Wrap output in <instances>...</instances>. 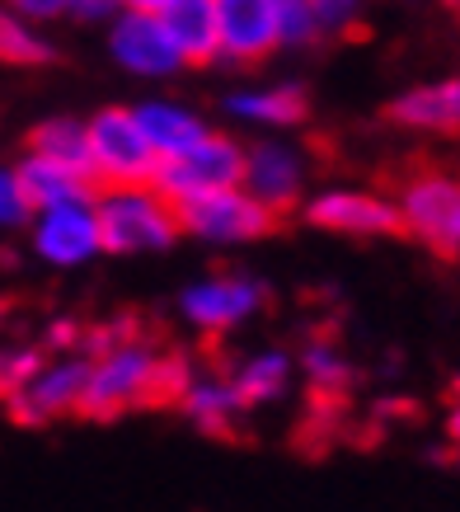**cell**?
Listing matches in <instances>:
<instances>
[{
	"mask_svg": "<svg viewBox=\"0 0 460 512\" xmlns=\"http://www.w3.org/2000/svg\"><path fill=\"white\" fill-rule=\"evenodd\" d=\"M446 5H451V10H460V0H446Z\"/></svg>",
	"mask_w": 460,
	"mask_h": 512,
	"instance_id": "obj_33",
	"label": "cell"
},
{
	"mask_svg": "<svg viewBox=\"0 0 460 512\" xmlns=\"http://www.w3.org/2000/svg\"><path fill=\"white\" fill-rule=\"evenodd\" d=\"M179 409L207 437H235L240 433V419H245V409H240L226 376H188L184 395H179Z\"/></svg>",
	"mask_w": 460,
	"mask_h": 512,
	"instance_id": "obj_17",
	"label": "cell"
},
{
	"mask_svg": "<svg viewBox=\"0 0 460 512\" xmlns=\"http://www.w3.org/2000/svg\"><path fill=\"white\" fill-rule=\"evenodd\" d=\"M0 315H5V311H0Z\"/></svg>",
	"mask_w": 460,
	"mask_h": 512,
	"instance_id": "obj_34",
	"label": "cell"
},
{
	"mask_svg": "<svg viewBox=\"0 0 460 512\" xmlns=\"http://www.w3.org/2000/svg\"><path fill=\"white\" fill-rule=\"evenodd\" d=\"M395 207L404 235H414L437 259H460V174L442 165L404 174L395 184Z\"/></svg>",
	"mask_w": 460,
	"mask_h": 512,
	"instance_id": "obj_3",
	"label": "cell"
},
{
	"mask_svg": "<svg viewBox=\"0 0 460 512\" xmlns=\"http://www.w3.org/2000/svg\"><path fill=\"white\" fill-rule=\"evenodd\" d=\"M137 123L141 132H146V141H151V151L160 160L169 156H184L188 146H198L212 127L202 123L193 109H184V104H169V99H146V104H137Z\"/></svg>",
	"mask_w": 460,
	"mask_h": 512,
	"instance_id": "obj_19",
	"label": "cell"
},
{
	"mask_svg": "<svg viewBox=\"0 0 460 512\" xmlns=\"http://www.w3.org/2000/svg\"><path fill=\"white\" fill-rule=\"evenodd\" d=\"M240 174H245V146L212 127L198 146H188L184 156L160 160L155 188L174 207H184V202H198L207 193H221V188H240Z\"/></svg>",
	"mask_w": 460,
	"mask_h": 512,
	"instance_id": "obj_5",
	"label": "cell"
},
{
	"mask_svg": "<svg viewBox=\"0 0 460 512\" xmlns=\"http://www.w3.org/2000/svg\"><path fill=\"white\" fill-rule=\"evenodd\" d=\"M52 57H57V47L38 33V24L15 15L10 5H0V62L5 66H47Z\"/></svg>",
	"mask_w": 460,
	"mask_h": 512,
	"instance_id": "obj_23",
	"label": "cell"
},
{
	"mask_svg": "<svg viewBox=\"0 0 460 512\" xmlns=\"http://www.w3.org/2000/svg\"><path fill=\"white\" fill-rule=\"evenodd\" d=\"M301 372H306V381H310L315 404H324V409L343 404V395L353 386V367L343 362L334 339H310L306 348H301Z\"/></svg>",
	"mask_w": 460,
	"mask_h": 512,
	"instance_id": "obj_22",
	"label": "cell"
},
{
	"mask_svg": "<svg viewBox=\"0 0 460 512\" xmlns=\"http://www.w3.org/2000/svg\"><path fill=\"white\" fill-rule=\"evenodd\" d=\"M33 221V207L24 198V184H19L15 165H0V235L19 231V226H29Z\"/></svg>",
	"mask_w": 460,
	"mask_h": 512,
	"instance_id": "obj_25",
	"label": "cell"
},
{
	"mask_svg": "<svg viewBox=\"0 0 460 512\" xmlns=\"http://www.w3.org/2000/svg\"><path fill=\"white\" fill-rule=\"evenodd\" d=\"M90 372H85V400H80V419L90 423H113L123 414L137 409H165L179 404L188 386V362L179 353L155 348L151 339H132L113 343L99 357H85Z\"/></svg>",
	"mask_w": 460,
	"mask_h": 512,
	"instance_id": "obj_1",
	"label": "cell"
},
{
	"mask_svg": "<svg viewBox=\"0 0 460 512\" xmlns=\"http://www.w3.org/2000/svg\"><path fill=\"white\" fill-rule=\"evenodd\" d=\"M446 447H451V461L460 466V404L451 409V419H446Z\"/></svg>",
	"mask_w": 460,
	"mask_h": 512,
	"instance_id": "obj_31",
	"label": "cell"
},
{
	"mask_svg": "<svg viewBox=\"0 0 460 512\" xmlns=\"http://www.w3.org/2000/svg\"><path fill=\"white\" fill-rule=\"evenodd\" d=\"M385 118L404 132H428V137H456L460 132V76L414 85L399 99H390Z\"/></svg>",
	"mask_w": 460,
	"mask_h": 512,
	"instance_id": "obj_14",
	"label": "cell"
},
{
	"mask_svg": "<svg viewBox=\"0 0 460 512\" xmlns=\"http://www.w3.org/2000/svg\"><path fill=\"white\" fill-rule=\"evenodd\" d=\"M216 24H221V62L230 66H259L282 52L277 0H216Z\"/></svg>",
	"mask_w": 460,
	"mask_h": 512,
	"instance_id": "obj_13",
	"label": "cell"
},
{
	"mask_svg": "<svg viewBox=\"0 0 460 512\" xmlns=\"http://www.w3.org/2000/svg\"><path fill=\"white\" fill-rule=\"evenodd\" d=\"M85 141H90V174L99 188L155 184L160 156L151 151L132 109H99L94 118H85Z\"/></svg>",
	"mask_w": 460,
	"mask_h": 512,
	"instance_id": "obj_4",
	"label": "cell"
},
{
	"mask_svg": "<svg viewBox=\"0 0 460 512\" xmlns=\"http://www.w3.org/2000/svg\"><path fill=\"white\" fill-rule=\"evenodd\" d=\"M268 301V287L249 273H212V278H198L193 287H184L179 296V315L198 334H230L245 320L263 311Z\"/></svg>",
	"mask_w": 460,
	"mask_h": 512,
	"instance_id": "obj_10",
	"label": "cell"
},
{
	"mask_svg": "<svg viewBox=\"0 0 460 512\" xmlns=\"http://www.w3.org/2000/svg\"><path fill=\"white\" fill-rule=\"evenodd\" d=\"M306 184H310V160L287 146V141H259L245 146V174L240 188L259 202L268 217L287 221L306 207Z\"/></svg>",
	"mask_w": 460,
	"mask_h": 512,
	"instance_id": "obj_8",
	"label": "cell"
},
{
	"mask_svg": "<svg viewBox=\"0 0 460 512\" xmlns=\"http://www.w3.org/2000/svg\"><path fill=\"white\" fill-rule=\"evenodd\" d=\"M277 38H282V52H306L320 43L324 29L310 0H277Z\"/></svg>",
	"mask_w": 460,
	"mask_h": 512,
	"instance_id": "obj_24",
	"label": "cell"
},
{
	"mask_svg": "<svg viewBox=\"0 0 460 512\" xmlns=\"http://www.w3.org/2000/svg\"><path fill=\"white\" fill-rule=\"evenodd\" d=\"M66 15L76 19V24H113V19L123 15V5L118 0H71Z\"/></svg>",
	"mask_w": 460,
	"mask_h": 512,
	"instance_id": "obj_29",
	"label": "cell"
},
{
	"mask_svg": "<svg viewBox=\"0 0 460 512\" xmlns=\"http://www.w3.org/2000/svg\"><path fill=\"white\" fill-rule=\"evenodd\" d=\"M29 249L47 268H85L90 259H99L104 254V235H99V217H94V198L33 212Z\"/></svg>",
	"mask_w": 460,
	"mask_h": 512,
	"instance_id": "obj_11",
	"label": "cell"
},
{
	"mask_svg": "<svg viewBox=\"0 0 460 512\" xmlns=\"http://www.w3.org/2000/svg\"><path fill=\"white\" fill-rule=\"evenodd\" d=\"M362 5L367 0H310V10H315L324 33H348L362 19Z\"/></svg>",
	"mask_w": 460,
	"mask_h": 512,
	"instance_id": "obj_27",
	"label": "cell"
},
{
	"mask_svg": "<svg viewBox=\"0 0 460 512\" xmlns=\"http://www.w3.org/2000/svg\"><path fill=\"white\" fill-rule=\"evenodd\" d=\"M301 217L315 231L348 235V240H390V235H404L395 198L390 193H371V188H324V193L306 198Z\"/></svg>",
	"mask_w": 460,
	"mask_h": 512,
	"instance_id": "obj_9",
	"label": "cell"
},
{
	"mask_svg": "<svg viewBox=\"0 0 460 512\" xmlns=\"http://www.w3.org/2000/svg\"><path fill=\"white\" fill-rule=\"evenodd\" d=\"M292 376H296V362L282 348H263V353L245 357L235 372H226L230 390H235V400L240 409H263V404H277L287 390H292Z\"/></svg>",
	"mask_w": 460,
	"mask_h": 512,
	"instance_id": "obj_18",
	"label": "cell"
},
{
	"mask_svg": "<svg viewBox=\"0 0 460 512\" xmlns=\"http://www.w3.org/2000/svg\"><path fill=\"white\" fill-rule=\"evenodd\" d=\"M226 113L240 127H259V132H287L301 127L310 113V99L301 85L282 80V85H259V90H235L226 94Z\"/></svg>",
	"mask_w": 460,
	"mask_h": 512,
	"instance_id": "obj_15",
	"label": "cell"
},
{
	"mask_svg": "<svg viewBox=\"0 0 460 512\" xmlns=\"http://www.w3.org/2000/svg\"><path fill=\"white\" fill-rule=\"evenodd\" d=\"M24 156H43V160H52V165H66V170L90 174V141H85V123H80V118H43L38 127H29V137H24Z\"/></svg>",
	"mask_w": 460,
	"mask_h": 512,
	"instance_id": "obj_21",
	"label": "cell"
},
{
	"mask_svg": "<svg viewBox=\"0 0 460 512\" xmlns=\"http://www.w3.org/2000/svg\"><path fill=\"white\" fill-rule=\"evenodd\" d=\"M5 5L29 24H52V19H66V10H71V0H5Z\"/></svg>",
	"mask_w": 460,
	"mask_h": 512,
	"instance_id": "obj_28",
	"label": "cell"
},
{
	"mask_svg": "<svg viewBox=\"0 0 460 512\" xmlns=\"http://www.w3.org/2000/svg\"><path fill=\"white\" fill-rule=\"evenodd\" d=\"M451 400H456V404H460V376H456V386H451Z\"/></svg>",
	"mask_w": 460,
	"mask_h": 512,
	"instance_id": "obj_32",
	"label": "cell"
},
{
	"mask_svg": "<svg viewBox=\"0 0 460 512\" xmlns=\"http://www.w3.org/2000/svg\"><path fill=\"white\" fill-rule=\"evenodd\" d=\"M85 372H90V362H85L80 353L47 357L43 367H38V372L5 400L10 419H15L19 428H52V423L80 414V400H85Z\"/></svg>",
	"mask_w": 460,
	"mask_h": 512,
	"instance_id": "obj_6",
	"label": "cell"
},
{
	"mask_svg": "<svg viewBox=\"0 0 460 512\" xmlns=\"http://www.w3.org/2000/svg\"><path fill=\"white\" fill-rule=\"evenodd\" d=\"M94 217L104 235V254H155L179 240V207L155 184L137 188H99Z\"/></svg>",
	"mask_w": 460,
	"mask_h": 512,
	"instance_id": "obj_2",
	"label": "cell"
},
{
	"mask_svg": "<svg viewBox=\"0 0 460 512\" xmlns=\"http://www.w3.org/2000/svg\"><path fill=\"white\" fill-rule=\"evenodd\" d=\"M43 362H47L43 348H0V400H10Z\"/></svg>",
	"mask_w": 460,
	"mask_h": 512,
	"instance_id": "obj_26",
	"label": "cell"
},
{
	"mask_svg": "<svg viewBox=\"0 0 460 512\" xmlns=\"http://www.w3.org/2000/svg\"><path fill=\"white\" fill-rule=\"evenodd\" d=\"M15 174H19V184H24V198H29L33 212L62 207V202H85V198L99 193L90 174L66 170V165H52V160H43V156H19Z\"/></svg>",
	"mask_w": 460,
	"mask_h": 512,
	"instance_id": "obj_20",
	"label": "cell"
},
{
	"mask_svg": "<svg viewBox=\"0 0 460 512\" xmlns=\"http://www.w3.org/2000/svg\"><path fill=\"white\" fill-rule=\"evenodd\" d=\"M123 10H132V15H165L169 0H118Z\"/></svg>",
	"mask_w": 460,
	"mask_h": 512,
	"instance_id": "obj_30",
	"label": "cell"
},
{
	"mask_svg": "<svg viewBox=\"0 0 460 512\" xmlns=\"http://www.w3.org/2000/svg\"><path fill=\"white\" fill-rule=\"evenodd\" d=\"M165 29L179 47L184 66L221 62V24H216V0H169Z\"/></svg>",
	"mask_w": 460,
	"mask_h": 512,
	"instance_id": "obj_16",
	"label": "cell"
},
{
	"mask_svg": "<svg viewBox=\"0 0 460 512\" xmlns=\"http://www.w3.org/2000/svg\"><path fill=\"white\" fill-rule=\"evenodd\" d=\"M277 226H282V221L268 217L245 188H221V193H207V198L179 207V231L202 240V245H216V249L254 245L263 235H273Z\"/></svg>",
	"mask_w": 460,
	"mask_h": 512,
	"instance_id": "obj_7",
	"label": "cell"
},
{
	"mask_svg": "<svg viewBox=\"0 0 460 512\" xmlns=\"http://www.w3.org/2000/svg\"><path fill=\"white\" fill-rule=\"evenodd\" d=\"M108 57L137 80H169L184 71V57H179V47H174L160 15L123 10L113 19V29H108Z\"/></svg>",
	"mask_w": 460,
	"mask_h": 512,
	"instance_id": "obj_12",
	"label": "cell"
}]
</instances>
